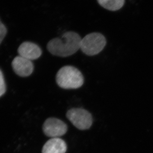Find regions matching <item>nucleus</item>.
Wrapping results in <instances>:
<instances>
[{
    "label": "nucleus",
    "instance_id": "1",
    "mask_svg": "<svg viewBox=\"0 0 153 153\" xmlns=\"http://www.w3.org/2000/svg\"><path fill=\"white\" fill-rule=\"evenodd\" d=\"M82 38L75 32L68 31L61 38H55L49 41L47 45L48 51L55 56L65 57L71 56L81 47Z\"/></svg>",
    "mask_w": 153,
    "mask_h": 153
},
{
    "label": "nucleus",
    "instance_id": "4",
    "mask_svg": "<svg viewBox=\"0 0 153 153\" xmlns=\"http://www.w3.org/2000/svg\"><path fill=\"white\" fill-rule=\"evenodd\" d=\"M66 116L70 122L78 129H88L93 124L91 114L85 109L74 108L67 111Z\"/></svg>",
    "mask_w": 153,
    "mask_h": 153
},
{
    "label": "nucleus",
    "instance_id": "10",
    "mask_svg": "<svg viewBox=\"0 0 153 153\" xmlns=\"http://www.w3.org/2000/svg\"><path fill=\"white\" fill-rule=\"evenodd\" d=\"M6 91V87L3 73L0 70V97L4 94Z\"/></svg>",
    "mask_w": 153,
    "mask_h": 153
},
{
    "label": "nucleus",
    "instance_id": "11",
    "mask_svg": "<svg viewBox=\"0 0 153 153\" xmlns=\"http://www.w3.org/2000/svg\"><path fill=\"white\" fill-rule=\"evenodd\" d=\"M7 33V28L0 20V44L6 36Z\"/></svg>",
    "mask_w": 153,
    "mask_h": 153
},
{
    "label": "nucleus",
    "instance_id": "3",
    "mask_svg": "<svg viewBox=\"0 0 153 153\" xmlns=\"http://www.w3.org/2000/svg\"><path fill=\"white\" fill-rule=\"evenodd\" d=\"M105 36L99 33L88 34L82 39L80 49L88 56H94L100 53L106 45Z\"/></svg>",
    "mask_w": 153,
    "mask_h": 153
},
{
    "label": "nucleus",
    "instance_id": "5",
    "mask_svg": "<svg viewBox=\"0 0 153 153\" xmlns=\"http://www.w3.org/2000/svg\"><path fill=\"white\" fill-rule=\"evenodd\" d=\"M68 127L63 121L56 118H49L43 125V131L48 137L58 138L66 134Z\"/></svg>",
    "mask_w": 153,
    "mask_h": 153
},
{
    "label": "nucleus",
    "instance_id": "8",
    "mask_svg": "<svg viewBox=\"0 0 153 153\" xmlns=\"http://www.w3.org/2000/svg\"><path fill=\"white\" fill-rule=\"evenodd\" d=\"M65 142L59 138H53L47 141L43 147L42 153H65L67 151Z\"/></svg>",
    "mask_w": 153,
    "mask_h": 153
},
{
    "label": "nucleus",
    "instance_id": "7",
    "mask_svg": "<svg viewBox=\"0 0 153 153\" xmlns=\"http://www.w3.org/2000/svg\"><path fill=\"white\" fill-rule=\"evenodd\" d=\"M19 56L30 60L38 59L42 54L41 48L37 44L30 42H25L18 49Z\"/></svg>",
    "mask_w": 153,
    "mask_h": 153
},
{
    "label": "nucleus",
    "instance_id": "6",
    "mask_svg": "<svg viewBox=\"0 0 153 153\" xmlns=\"http://www.w3.org/2000/svg\"><path fill=\"white\" fill-rule=\"evenodd\" d=\"M13 71L19 76L25 77L33 73L34 66L31 61L21 56L14 58L12 63Z\"/></svg>",
    "mask_w": 153,
    "mask_h": 153
},
{
    "label": "nucleus",
    "instance_id": "2",
    "mask_svg": "<svg viewBox=\"0 0 153 153\" xmlns=\"http://www.w3.org/2000/svg\"><path fill=\"white\" fill-rule=\"evenodd\" d=\"M58 85L64 89H76L84 84V76L81 72L71 66L63 67L59 70L56 76Z\"/></svg>",
    "mask_w": 153,
    "mask_h": 153
},
{
    "label": "nucleus",
    "instance_id": "9",
    "mask_svg": "<svg viewBox=\"0 0 153 153\" xmlns=\"http://www.w3.org/2000/svg\"><path fill=\"white\" fill-rule=\"evenodd\" d=\"M99 4L108 10L116 11L123 6L125 0H97Z\"/></svg>",
    "mask_w": 153,
    "mask_h": 153
}]
</instances>
